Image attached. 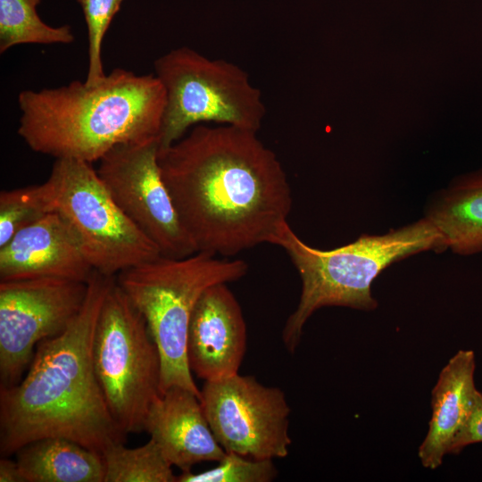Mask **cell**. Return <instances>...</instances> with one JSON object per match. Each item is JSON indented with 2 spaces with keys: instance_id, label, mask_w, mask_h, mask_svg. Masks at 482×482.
<instances>
[{
  "instance_id": "obj_12",
  "label": "cell",
  "mask_w": 482,
  "mask_h": 482,
  "mask_svg": "<svg viewBox=\"0 0 482 482\" xmlns=\"http://www.w3.org/2000/svg\"><path fill=\"white\" fill-rule=\"evenodd\" d=\"M227 284L213 285L204 292L188 328V366L204 381L238 373L246 349L242 309Z\"/></svg>"
},
{
  "instance_id": "obj_21",
  "label": "cell",
  "mask_w": 482,
  "mask_h": 482,
  "mask_svg": "<svg viewBox=\"0 0 482 482\" xmlns=\"http://www.w3.org/2000/svg\"><path fill=\"white\" fill-rule=\"evenodd\" d=\"M219 465L202 471L182 472L177 482H270L278 476L272 459H253L226 452Z\"/></svg>"
},
{
  "instance_id": "obj_8",
  "label": "cell",
  "mask_w": 482,
  "mask_h": 482,
  "mask_svg": "<svg viewBox=\"0 0 482 482\" xmlns=\"http://www.w3.org/2000/svg\"><path fill=\"white\" fill-rule=\"evenodd\" d=\"M93 362L117 425L126 434L144 430L148 410L161 395V357L144 317L116 278L98 318Z\"/></svg>"
},
{
  "instance_id": "obj_23",
  "label": "cell",
  "mask_w": 482,
  "mask_h": 482,
  "mask_svg": "<svg viewBox=\"0 0 482 482\" xmlns=\"http://www.w3.org/2000/svg\"><path fill=\"white\" fill-rule=\"evenodd\" d=\"M482 443V392L477 391L470 415L456 435L449 453H459L469 445Z\"/></svg>"
},
{
  "instance_id": "obj_9",
  "label": "cell",
  "mask_w": 482,
  "mask_h": 482,
  "mask_svg": "<svg viewBox=\"0 0 482 482\" xmlns=\"http://www.w3.org/2000/svg\"><path fill=\"white\" fill-rule=\"evenodd\" d=\"M87 294V282L66 278L0 281V387L21 381L37 345L67 328Z\"/></svg>"
},
{
  "instance_id": "obj_7",
  "label": "cell",
  "mask_w": 482,
  "mask_h": 482,
  "mask_svg": "<svg viewBox=\"0 0 482 482\" xmlns=\"http://www.w3.org/2000/svg\"><path fill=\"white\" fill-rule=\"evenodd\" d=\"M41 187L48 211L63 220L95 270L116 277L161 255L117 205L92 163L55 159Z\"/></svg>"
},
{
  "instance_id": "obj_24",
  "label": "cell",
  "mask_w": 482,
  "mask_h": 482,
  "mask_svg": "<svg viewBox=\"0 0 482 482\" xmlns=\"http://www.w3.org/2000/svg\"><path fill=\"white\" fill-rule=\"evenodd\" d=\"M0 481L1 482H24L21 471L16 461H12L6 456L0 460Z\"/></svg>"
},
{
  "instance_id": "obj_10",
  "label": "cell",
  "mask_w": 482,
  "mask_h": 482,
  "mask_svg": "<svg viewBox=\"0 0 482 482\" xmlns=\"http://www.w3.org/2000/svg\"><path fill=\"white\" fill-rule=\"evenodd\" d=\"M200 391L205 417L225 452L272 460L288 454L291 410L280 388L237 373L204 381Z\"/></svg>"
},
{
  "instance_id": "obj_13",
  "label": "cell",
  "mask_w": 482,
  "mask_h": 482,
  "mask_svg": "<svg viewBox=\"0 0 482 482\" xmlns=\"http://www.w3.org/2000/svg\"><path fill=\"white\" fill-rule=\"evenodd\" d=\"M94 271L71 230L54 212L0 246V281L60 278L87 282Z\"/></svg>"
},
{
  "instance_id": "obj_18",
  "label": "cell",
  "mask_w": 482,
  "mask_h": 482,
  "mask_svg": "<svg viewBox=\"0 0 482 482\" xmlns=\"http://www.w3.org/2000/svg\"><path fill=\"white\" fill-rule=\"evenodd\" d=\"M42 0H0V53L22 44H70L69 25L52 27L37 12Z\"/></svg>"
},
{
  "instance_id": "obj_19",
  "label": "cell",
  "mask_w": 482,
  "mask_h": 482,
  "mask_svg": "<svg viewBox=\"0 0 482 482\" xmlns=\"http://www.w3.org/2000/svg\"><path fill=\"white\" fill-rule=\"evenodd\" d=\"M103 459L104 482H177L172 465L151 438L137 448L114 445L106 450Z\"/></svg>"
},
{
  "instance_id": "obj_2",
  "label": "cell",
  "mask_w": 482,
  "mask_h": 482,
  "mask_svg": "<svg viewBox=\"0 0 482 482\" xmlns=\"http://www.w3.org/2000/svg\"><path fill=\"white\" fill-rule=\"evenodd\" d=\"M115 277L94 271L79 313L61 334L41 341L24 378L0 387V452L15 453L44 437L72 440L103 456L125 444L98 383L93 344Z\"/></svg>"
},
{
  "instance_id": "obj_3",
  "label": "cell",
  "mask_w": 482,
  "mask_h": 482,
  "mask_svg": "<svg viewBox=\"0 0 482 482\" xmlns=\"http://www.w3.org/2000/svg\"><path fill=\"white\" fill-rule=\"evenodd\" d=\"M165 102L154 74L116 68L93 86L21 91L18 134L37 153L93 163L117 145L159 139Z\"/></svg>"
},
{
  "instance_id": "obj_5",
  "label": "cell",
  "mask_w": 482,
  "mask_h": 482,
  "mask_svg": "<svg viewBox=\"0 0 482 482\" xmlns=\"http://www.w3.org/2000/svg\"><path fill=\"white\" fill-rule=\"evenodd\" d=\"M248 270L240 259L197 252L184 258L160 255L120 272L116 283L144 317L161 357V394L186 388L199 399L187 357V332L195 305L210 287L236 281Z\"/></svg>"
},
{
  "instance_id": "obj_6",
  "label": "cell",
  "mask_w": 482,
  "mask_h": 482,
  "mask_svg": "<svg viewBox=\"0 0 482 482\" xmlns=\"http://www.w3.org/2000/svg\"><path fill=\"white\" fill-rule=\"evenodd\" d=\"M154 67L166 96L160 149L198 124L230 125L256 132L261 128L266 113L262 92L237 64L180 46L156 59Z\"/></svg>"
},
{
  "instance_id": "obj_15",
  "label": "cell",
  "mask_w": 482,
  "mask_h": 482,
  "mask_svg": "<svg viewBox=\"0 0 482 482\" xmlns=\"http://www.w3.org/2000/svg\"><path fill=\"white\" fill-rule=\"evenodd\" d=\"M475 369L474 352L460 350L441 370L432 390L428 431L418 451L423 467L435 470L442 464L466 422L478 391Z\"/></svg>"
},
{
  "instance_id": "obj_17",
  "label": "cell",
  "mask_w": 482,
  "mask_h": 482,
  "mask_svg": "<svg viewBox=\"0 0 482 482\" xmlns=\"http://www.w3.org/2000/svg\"><path fill=\"white\" fill-rule=\"evenodd\" d=\"M428 218L443 236L447 248L461 254L482 251V175L447 192Z\"/></svg>"
},
{
  "instance_id": "obj_16",
  "label": "cell",
  "mask_w": 482,
  "mask_h": 482,
  "mask_svg": "<svg viewBox=\"0 0 482 482\" xmlns=\"http://www.w3.org/2000/svg\"><path fill=\"white\" fill-rule=\"evenodd\" d=\"M14 454L24 482H104V479L103 456L64 437L35 440Z\"/></svg>"
},
{
  "instance_id": "obj_22",
  "label": "cell",
  "mask_w": 482,
  "mask_h": 482,
  "mask_svg": "<svg viewBox=\"0 0 482 482\" xmlns=\"http://www.w3.org/2000/svg\"><path fill=\"white\" fill-rule=\"evenodd\" d=\"M80 4L87 28L88 69L85 83L93 86L104 77L102 46L110 23L119 11L122 0H77Z\"/></svg>"
},
{
  "instance_id": "obj_14",
  "label": "cell",
  "mask_w": 482,
  "mask_h": 482,
  "mask_svg": "<svg viewBox=\"0 0 482 482\" xmlns=\"http://www.w3.org/2000/svg\"><path fill=\"white\" fill-rule=\"evenodd\" d=\"M144 430L147 431L167 461L182 472L202 461H219L225 450L216 440L199 397L172 386L150 406Z\"/></svg>"
},
{
  "instance_id": "obj_20",
  "label": "cell",
  "mask_w": 482,
  "mask_h": 482,
  "mask_svg": "<svg viewBox=\"0 0 482 482\" xmlns=\"http://www.w3.org/2000/svg\"><path fill=\"white\" fill-rule=\"evenodd\" d=\"M49 212L41 184L0 193V246Z\"/></svg>"
},
{
  "instance_id": "obj_11",
  "label": "cell",
  "mask_w": 482,
  "mask_h": 482,
  "mask_svg": "<svg viewBox=\"0 0 482 482\" xmlns=\"http://www.w3.org/2000/svg\"><path fill=\"white\" fill-rule=\"evenodd\" d=\"M159 139L120 145L96 170L112 197L158 248L162 256L184 258L196 252L162 177Z\"/></svg>"
},
{
  "instance_id": "obj_4",
  "label": "cell",
  "mask_w": 482,
  "mask_h": 482,
  "mask_svg": "<svg viewBox=\"0 0 482 482\" xmlns=\"http://www.w3.org/2000/svg\"><path fill=\"white\" fill-rule=\"evenodd\" d=\"M271 244L287 252L302 280L299 303L282 331L283 343L290 353L296 349L304 324L318 309L373 310L378 303L371 295V284L387 266L419 252L447 248L428 217L386 235H362L331 250L308 245L286 222Z\"/></svg>"
},
{
  "instance_id": "obj_1",
  "label": "cell",
  "mask_w": 482,
  "mask_h": 482,
  "mask_svg": "<svg viewBox=\"0 0 482 482\" xmlns=\"http://www.w3.org/2000/svg\"><path fill=\"white\" fill-rule=\"evenodd\" d=\"M158 162L196 252L234 256L271 244L287 222L292 195L287 174L256 131L198 124L159 148Z\"/></svg>"
}]
</instances>
